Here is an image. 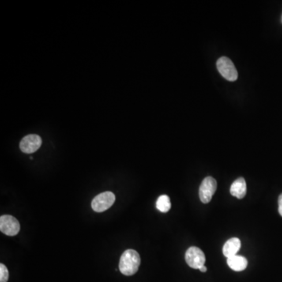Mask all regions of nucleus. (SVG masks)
I'll return each mask as SVG.
<instances>
[{"mask_svg":"<svg viewBox=\"0 0 282 282\" xmlns=\"http://www.w3.org/2000/svg\"><path fill=\"white\" fill-rule=\"evenodd\" d=\"M9 279V271L3 264H0V282H7Z\"/></svg>","mask_w":282,"mask_h":282,"instance_id":"f8f14e48","label":"nucleus"},{"mask_svg":"<svg viewBox=\"0 0 282 282\" xmlns=\"http://www.w3.org/2000/svg\"><path fill=\"white\" fill-rule=\"evenodd\" d=\"M42 145V139L39 135L30 134L26 136L20 143V148L25 154L34 153Z\"/></svg>","mask_w":282,"mask_h":282,"instance_id":"0eeeda50","label":"nucleus"},{"mask_svg":"<svg viewBox=\"0 0 282 282\" xmlns=\"http://www.w3.org/2000/svg\"><path fill=\"white\" fill-rule=\"evenodd\" d=\"M20 223L13 216L4 215L0 217V231L7 236H15L20 231Z\"/></svg>","mask_w":282,"mask_h":282,"instance_id":"423d86ee","label":"nucleus"},{"mask_svg":"<svg viewBox=\"0 0 282 282\" xmlns=\"http://www.w3.org/2000/svg\"><path fill=\"white\" fill-rule=\"evenodd\" d=\"M156 208L162 212H169L171 208L170 197L167 195H161L157 200Z\"/></svg>","mask_w":282,"mask_h":282,"instance_id":"9b49d317","label":"nucleus"},{"mask_svg":"<svg viewBox=\"0 0 282 282\" xmlns=\"http://www.w3.org/2000/svg\"><path fill=\"white\" fill-rule=\"evenodd\" d=\"M227 265L229 268L234 271H242L246 269L248 266V260L245 257L242 256H234V257L227 258Z\"/></svg>","mask_w":282,"mask_h":282,"instance_id":"9d476101","label":"nucleus"},{"mask_svg":"<svg viewBox=\"0 0 282 282\" xmlns=\"http://www.w3.org/2000/svg\"><path fill=\"white\" fill-rule=\"evenodd\" d=\"M218 71L224 79L228 81L234 82L238 80V72L234 63L228 57H222L216 62Z\"/></svg>","mask_w":282,"mask_h":282,"instance_id":"f03ea898","label":"nucleus"},{"mask_svg":"<svg viewBox=\"0 0 282 282\" xmlns=\"http://www.w3.org/2000/svg\"><path fill=\"white\" fill-rule=\"evenodd\" d=\"M185 260L187 264L193 269H200L205 266V253L201 249L197 247H190L185 253Z\"/></svg>","mask_w":282,"mask_h":282,"instance_id":"7ed1b4c3","label":"nucleus"},{"mask_svg":"<svg viewBox=\"0 0 282 282\" xmlns=\"http://www.w3.org/2000/svg\"><path fill=\"white\" fill-rule=\"evenodd\" d=\"M200 271H201V272H206L207 271V268L206 267H205V266H203V267H201V268H200Z\"/></svg>","mask_w":282,"mask_h":282,"instance_id":"4468645a","label":"nucleus"},{"mask_svg":"<svg viewBox=\"0 0 282 282\" xmlns=\"http://www.w3.org/2000/svg\"><path fill=\"white\" fill-rule=\"evenodd\" d=\"M279 212L282 216V194L279 197Z\"/></svg>","mask_w":282,"mask_h":282,"instance_id":"ddd939ff","label":"nucleus"},{"mask_svg":"<svg viewBox=\"0 0 282 282\" xmlns=\"http://www.w3.org/2000/svg\"><path fill=\"white\" fill-rule=\"evenodd\" d=\"M241 241L239 238H232L227 241L223 247V253L227 258L234 257L237 254L239 249H241Z\"/></svg>","mask_w":282,"mask_h":282,"instance_id":"1a4fd4ad","label":"nucleus"},{"mask_svg":"<svg viewBox=\"0 0 282 282\" xmlns=\"http://www.w3.org/2000/svg\"><path fill=\"white\" fill-rule=\"evenodd\" d=\"M217 188V183L213 177H205L199 188V197L201 202L207 204L212 200V196Z\"/></svg>","mask_w":282,"mask_h":282,"instance_id":"39448f33","label":"nucleus"},{"mask_svg":"<svg viewBox=\"0 0 282 282\" xmlns=\"http://www.w3.org/2000/svg\"><path fill=\"white\" fill-rule=\"evenodd\" d=\"M246 191H247V186L243 177H240L234 181L230 189L231 195L236 197L238 199L243 198L246 194Z\"/></svg>","mask_w":282,"mask_h":282,"instance_id":"6e6552de","label":"nucleus"},{"mask_svg":"<svg viewBox=\"0 0 282 282\" xmlns=\"http://www.w3.org/2000/svg\"><path fill=\"white\" fill-rule=\"evenodd\" d=\"M140 265V257L137 251L128 249L121 256L119 270L122 275L132 276L138 271Z\"/></svg>","mask_w":282,"mask_h":282,"instance_id":"f257e3e1","label":"nucleus"},{"mask_svg":"<svg viewBox=\"0 0 282 282\" xmlns=\"http://www.w3.org/2000/svg\"><path fill=\"white\" fill-rule=\"evenodd\" d=\"M115 201V195L112 192H103L94 197L92 201V208L96 212H102L112 206Z\"/></svg>","mask_w":282,"mask_h":282,"instance_id":"20e7f679","label":"nucleus"}]
</instances>
